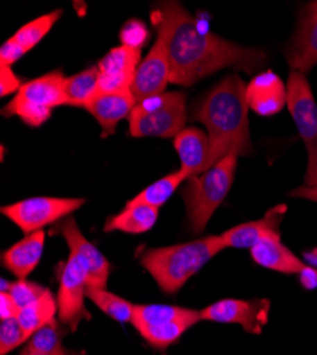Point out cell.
I'll return each mask as SVG.
<instances>
[{
  "label": "cell",
  "instance_id": "cell-29",
  "mask_svg": "<svg viewBox=\"0 0 317 355\" xmlns=\"http://www.w3.org/2000/svg\"><path fill=\"white\" fill-rule=\"evenodd\" d=\"M62 10H54L51 13L39 16L37 19L28 21L23 27H20L13 36V39L26 50H32L36 47L44 37L46 35L51 31V27L55 24V21L60 19Z\"/></svg>",
  "mask_w": 317,
  "mask_h": 355
},
{
  "label": "cell",
  "instance_id": "cell-5",
  "mask_svg": "<svg viewBox=\"0 0 317 355\" xmlns=\"http://www.w3.org/2000/svg\"><path fill=\"white\" fill-rule=\"evenodd\" d=\"M187 94L169 92L138 103L128 118L130 134L135 138H175L187 127Z\"/></svg>",
  "mask_w": 317,
  "mask_h": 355
},
{
  "label": "cell",
  "instance_id": "cell-1",
  "mask_svg": "<svg viewBox=\"0 0 317 355\" xmlns=\"http://www.w3.org/2000/svg\"><path fill=\"white\" fill-rule=\"evenodd\" d=\"M151 23L169 58L171 84L189 87L228 67L255 73L266 63L262 50L200 31L194 16L178 2L155 3Z\"/></svg>",
  "mask_w": 317,
  "mask_h": 355
},
{
  "label": "cell",
  "instance_id": "cell-39",
  "mask_svg": "<svg viewBox=\"0 0 317 355\" xmlns=\"http://www.w3.org/2000/svg\"><path fill=\"white\" fill-rule=\"evenodd\" d=\"M54 355H87V352L80 351V349H69V348L62 345L59 349L55 351Z\"/></svg>",
  "mask_w": 317,
  "mask_h": 355
},
{
  "label": "cell",
  "instance_id": "cell-30",
  "mask_svg": "<svg viewBox=\"0 0 317 355\" xmlns=\"http://www.w3.org/2000/svg\"><path fill=\"white\" fill-rule=\"evenodd\" d=\"M28 337L22 329L17 318L0 320V355H8L20 345H24Z\"/></svg>",
  "mask_w": 317,
  "mask_h": 355
},
{
  "label": "cell",
  "instance_id": "cell-23",
  "mask_svg": "<svg viewBox=\"0 0 317 355\" xmlns=\"http://www.w3.org/2000/svg\"><path fill=\"white\" fill-rule=\"evenodd\" d=\"M166 321H187L195 325L199 321H203V318H200V310L171 304H135L132 324Z\"/></svg>",
  "mask_w": 317,
  "mask_h": 355
},
{
  "label": "cell",
  "instance_id": "cell-8",
  "mask_svg": "<svg viewBox=\"0 0 317 355\" xmlns=\"http://www.w3.org/2000/svg\"><path fill=\"white\" fill-rule=\"evenodd\" d=\"M84 203L85 199L83 198L35 196L3 206L2 214L26 234H31L69 218Z\"/></svg>",
  "mask_w": 317,
  "mask_h": 355
},
{
  "label": "cell",
  "instance_id": "cell-2",
  "mask_svg": "<svg viewBox=\"0 0 317 355\" xmlns=\"http://www.w3.org/2000/svg\"><path fill=\"white\" fill-rule=\"evenodd\" d=\"M246 84L235 73L222 78L194 108V120L203 123L209 137L207 171L221 159L252 154Z\"/></svg>",
  "mask_w": 317,
  "mask_h": 355
},
{
  "label": "cell",
  "instance_id": "cell-24",
  "mask_svg": "<svg viewBox=\"0 0 317 355\" xmlns=\"http://www.w3.org/2000/svg\"><path fill=\"white\" fill-rule=\"evenodd\" d=\"M141 63V49L121 44L111 49L98 63L100 74L134 77Z\"/></svg>",
  "mask_w": 317,
  "mask_h": 355
},
{
  "label": "cell",
  "instance_id": "cell-35",
  "mask_svg": "<svg viewBox=\"0 0 317 355\" xmlns=\"http://www.w3.org/2000/svg\"><path fill=\"white\" fill-rule=\"evenodd\" d=\"M20 309L8 291L0 293V320L17 317Z\"/></svg>",
  "mask_w": 317,
  "mask_h": 355
},
{
  "label": "cell",
  "instance_id": "cell-14",
  "mask_svg": "<svg viewBox=\"0 0 317 355\" xmlns=\"http://www.w3.org/2000/svg\"><path fill=\"white\" fill-rule=\"evenodd\" d=\"M286 58L292 70L305 76L317 64V2L305 8Z\"/></svg>",
  "mask_w": 317,
  "mask_h": 355
},
{
  "label": "cell",
  "instance_id": "cell-17",
  "mask_svg": "<svg viewBox=\"0 0 317 355\" xmlns=\"http://www.w3.org/2000/svg\"><path fill=\"white\" fill-rule=\"evenodd\" d=\"M44 243V230L26 234L22 241L2 253V264L17 280H27L43 257Z\"/></svg>",
  "mask_w": 317,
  "mask_h": 355
},
{
  "label": "cell",
  "instance_id": "cell-33",
  "mask_svg": "<svg viewBox=\"0 0 317 355\" xmlns=\"http://www.w3.org/2000/svg\"><path fill=\"white\" fill-rule=\"evenodd\" d=\"M23 84L20 78L15 74L12 67L0 66V96L6 97L13 93H17Z\"/></svg>",
  "mask_w": 317,
  "mask_h": 355
},
{
  "label": "cell",
  "instance_id": "cell-10",
  "mask_svg": "<svg viewBox=\"0 0 317 355\" xmlns=\"http://www.w3.org/2000/svg\"><path fill=\"white\" fill-rule=\"evenodd\" d=\"M271 306L268 299H223L200 310V318L219 324H238L246 333L259 336L269 321Z\"/></svg>",
  "mask_w": 317,
  "mask_h": 355
},
{
  "label": "cell",
  "instance_id": "cell-25",
  "mask_svg": "<svg viewBox=\"0 0 317 355\" xmlns=\"http://www.w3.org/2000/svg\"><path fill=\"white\" fill-rule=\"evenodd\" d=\"M98 67H89L74 76L66 77L65 80V93L67 97L69 107H81L84 108L96 94L98 88Z\"/></svg>",
  "mask_w": 317,
  "mask_h": 355
},
{
  "label": "cell",
  "instance_id": "cell-12",
  "mask_svg": "<svg viewBox=\"0 0 317 355\" xmlns=\"http://www.w3.org/2000/svg\"><path fill=\"white\" fill-rule=\"evenodd\" d=\"M171 83V63L161 40L157 39L146 58L139 63L131 84V94L137 104L146 98L165 93Z\"/></svg>",
  "mask_w": 317,
  "mask_h": 355
},
{
  "label": "cell",
  "instance_id": "cell-26",
  "mask_svg": "<svg viewBox=\"0 0 317 355\" xmlns=\"http://www.w3.org/2000/svg\"><path fill=\"white\" fill-rule=\"evenodd\" d=\"M87 299L92 300L104 314L121 324H132L135 304L108 291L107 288L87 287Z\"/></svg>",
  "mask_w": 317,
  "mask_h": 355
},
{
  "label": "cell",
  "instance_id": "cell-31",
  "mask_svg": "<svg viewBox=\"0 0 317 355\" xmlns=\"http://www.w3.org/2000/svg\"><path fill=\"white\" fill-rule=\"evenodd\" d=\"M46 287H43L39 283L35 282H28V280H16L12 283L9 288V294L16 302L17 307L22 310L27 307L28 304L35 303L37 299H40L42 295L46 293Z\"/></svg>",
  "mask_w": 317,
  "mask_h": 355
},
{
  "label": "cell",
  "instance_id": "cell-20",
  "mask_svg": "<svg viewBox=\"0 0 317 355\" xmlns=\"http://www.w3.org/2000/svg\"><path fill=\"white\" fill-rule=\"evenodd\" d=\"M160 209L146 203L127 202L124 209L105 220V232H123L139 234L151 230L158 220Z\"/></svg>",
  "mask_w": 317,
  "mask_h": 355
},
{
  "label": "cell",
  "instance_id": "cell-32",
  "mask_svg": "<svg viewBox=\"0 0 317 355\" xmlns=\"http://www.w3.org/2000/svg\"><path fill=\"white\" fill-rule=\"evenodd\" d=\"M147 37H148L147 27L137 20L128 21L121 31V42H123L121 44H126V46L142 49V44L147 42Z\"/></svg>",
  "mask_w": 317,
  "mask_h": 355
},
{
  "label": "cell",
  "instance_id": "cell-34",
  "mask_svg": "<svg viewBox=\"0 0 317 355\" xmlns=\"http://www.w3.org/2000/svg\"><path fill=\"white\" fill-rule=\"evenodd\" d=\"M26 53L27 51L13 37H10L0 49V66L12 67Z\"/></svg>",
  "mask_w": 317,
  "mask_h": 355
},
{
  "label": "cell",
  "instance_id": "cell-3",
  "mask_svg": "<svg viewBox=\"0 0 317 355\" xmlns=\"http://www.w3.org/2000/svg\"><path fill=\"white\" fill-rule=\"evenodd\" d=\"M223 249L222 236L209 234L187 243L147 249L141 254V264L162 293L175 294Z\"/></svg>",
  "mask_w": 317,
  "mask_h": 355
},
{
  "label": "cell",
  "instance_id": "cell-13",
  "mask_svg": "<svg viewBox=\"0 0 317 355\" xmlns=\"http://www.w3.org/2000/svg\"><path fill=\"white\" fill-rule=\"evenodd\" d=\"M287 206L284 203L271 208L264 218L241 223L221 233L225 248L252 249L256 243L266 238H282L280 226L284 219Z\"/></svg>",
  "mask_w": 317,
  "mask_h": 355
},
{
  "label": "cell",
  "instance_id": "cell-11",
  "mask_svg": "<svg viewBox=\"0 0 317 355\" xmlns=\"http://www.w3.org/2000/svg\"><path fill=\"white\" fill-rule=\"evenodd\" d=\"M57 233L66 241L70 253L80 260L83 268L87 272L89 287L107 288L111 264L89 239H85L76 219L73 216L63 219Z\"/></svg>",
  "mask_w": 317,
  "mask_h": 355
},
{
  "label": "cell",
  "instance_id": "cell-6",
  "mask_svg": "<svg viewBox=\"0 0 317 355\" xmlns=\"http://www.w3.org/2000/svg\"><path fill=\"white\" fill-rule=\"evenodd\" d=\"M66 77L62 71H51L32 81L24 83L15 97L3 107L5 116H17L28 125H43L54 108L67 105L65 93Z\"/></svg>",
  "mask_w": 317,
  "mask_h": 355
},
{
  "label": "cell",
  "instance_id": "cell-27",
  "mask_svg": "<svg viewBox=\"0 0 317 355\" xmlns=\"http://www.w3.org/2000/svg\"><path fill=\"white\" fill-rule=\"evenodd\" d=\"M65 329L60 321H51L28 337L19 355H54L62 347V340L66 336Z\"/></svg>",
  "mask_w": 317,
  "mask_h": 355
},
{
  "label": "cell",
  "instance_id": "cell-4",
  "mask_svg": "<svg viewBox=\"0 0 317 355\" xmlns=\"http://www.w3.org/2000/svg\"><path fill=\"white\" fill-rule=\"evenodd\" d=\"M238 157L229 155L208 171L187 180L181 189L185 202L187 223L194 234L203 233L232 188Z\"/></svg>",
  "mask_w": 317,
  "mask_h": 355
},
{
  "label": "cell",
  "instance_id": "cell-21",
  "mask_svg": "<svg viewBox=\"0 0 317 355\" xmlns=\"http://www.w3.org/2000/svg\"><path fill=\"white\" fill-rule=\"evenodd\" d=\"M57 314H59V303H57L53 293L47 288L40 299L22 309L16 318L20 322L26 336L31 337L43 329L44 325L54 321Z\"/></svg>",
  "mask_w": 317,
  "mask_h": 355
},
{
  "label": "cell",
  "instance_id": "cell-7",
  "mask_svg": "<svg viewBox=\"0 0 317 355\" xmlns=\"http://www.w3.org/2000/svg\"><path fill=\"white\" fill-rule=\"evenodd\" d=\"M287 108L307 151L306 187H317V104L305 74L291 70L287 80Z\"/></svg>",
  "mask_w": 317,
  "mask_h": 355
},
{
  "label": "cell",
  "instance_id": "cell-37",
  "mask_svg": "<svg viewBox=\"0 0 317 355\" xmlns=\"http://www.w3.org/2000/svg\"><path fill=\"white\" fill-rule=\"evenodd\" d=\"M291 195L293 198H300V199H306V200H311V202L317 203V187L302 185V187L296 188L295 191H292Z\"/></svg>",
  "mask_w": 317,
  "mask_h": 355
},
{
  "label": "cell",
  "instance_id": "cell-18",
  "mask_svg": "<svg viewBox=\"0 0 317 355\" xmlns=\"http://www.w3.org/2000/svg\"><path fill=\"white\" fill-rule=\"evenodd\" d=\"M174 148L181 161V171L187 180L207 171L211 154L209 137L200 128L191 127L181 131L174 138Z\"/></svg>",
  "mask_w": 317,
  "mask_h": 355
},
{
  "label": "cell",
  "instance_id": "cell-28",
  "mask_svg": "<svg viewBox=\"0 0 317 355\" xmlns=\"http://www.w3.org/2000/svg\"><path fill=\"white\" fill-rule=\"evenodd\" d=\"M187 181L185 173L178 169L177 172L168 173L166 176L161 178L157 182L151 184L144 191H141L137 196H134L130 202L132 203H146L150 206H154V208L160 209L161 206H164L168 199L174 195V192L181 187V184Z\"/></svg>",
  "mask_w": 317,
  "mask_h": 355
},
{
  "label": "cell",
  "instance_id": "cell-15",
  "mask_svg": "<svg viewBox=\"0 0 317 355\" xmlns=\"http://www.w3.org/2000/svg\"><path fill=\"white\" fill-rule=\"evenodd\" d=\"M246 101L257 115H276L287 107V85L272 70L259 73L246 84Z\"/></svg>",
  "mask_w": 317,
  "mask_h": 355
},
{
  "label": "cell",
  "instance_id": "cell-38",
  "mask_svg": "<svg viewBox=\"0 0 317 355\" xmlns=\"http://www.w3.org/2000/svg\"><path fill=\"white\" fill-rule=\"evenodd\" d=\"M303 257H305V261L307 266H311V268L317 269V248L311 249L309 252H305Z\"/></svg>",
  "mask_w": 317,
  "mask_h": 355
},
{
  "label": "cell",
  "instance_id": "cell-22",
  "mask_svg": "<svg viewBox=\"0 0 317 355\" xmlns=\"http://www.w3.org/2000/svg\"><path fill=\"white\" fill-rule=\"evenodd\" d=\"M139 336L151 347L165 349L175 344L194 324L187 321H166V322H137L132 324Z\"/></svg>",
  "mask_w": 317,
  "mask_h": 355
},
{
  "label": "cell",
  "instance_id": "cell-36",
  "mask_svg": "<svg viewBox=\"0 0 317 355\" xmlns=\"http://www.w3.org/2000/svg\"><path fill=\"white\" fill-rule=\"evenodd\" d=\"M299 282L306 290L317 288V269L306 264L303 270L299 273Z\"/></svg>",
  "mask_w": 317,
  "mask_h": 355
},
{
  "label": "cell",
  "instance_id": "cell-16",
  "mask_svg": "<svg viewBox=\"0 0 317 355\" xmlns=\"http://www.w3.org/2000/svg\"><path fill=\"white\" fill-rule=\"evenodd\" d=\"M137 101L131 92L121 93H97L87 104V110L100 124L103 137L112 135L119 123L130 118Z\"/></svg>",
  "mask_w": 317,
  "mask_h": 355
},
{
  "label": "cell",
  "instance_id": "cell-19",
  "mask_svg": "<svg viewBox=\"0 0 317 355\" xmlns=\"http://www.w3.org/2000/svg\"><path fill=\"white\" fill-rule=\"evenodd\" d=\"M249 252L257 266L284 275H299L306 266V263L283 245L282 238H266L256 243Z\"/></svg>",
  "mask_w": 317,
  "mask_h": 355
},
{
  "label": "cell",
  "instance_id": "cell-9",
  "mask_svg": "<svg viewBox=\"0 0 317 355\" xmlns=\"http://www.w3.org/2000/svg\"><path fill=\"white\" fill-rule=\"evenodd\" d=\"M87 272L80 260L70 253L60 275L57 303H59L60 322L71 333L78 329L83 320H92V314L85 309L84 303L87 297Z\"/></svg>",
  "mask_w": 317,
  "mask_h": 355
}]
</instances>
